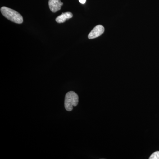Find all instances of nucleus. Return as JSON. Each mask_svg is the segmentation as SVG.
<instances>
[{"label":"nucleus","mask_w":159,"mask_h":159,"mask_svg":"<svg viewBox=\"0 0 159 159\" xmlns=\"http://www.w3.org/2000/svg\"><path fill=\"white\" fill-rule=\"evenodd\" d=\"M1 11L5 17L12 22L18 24L23 22L22 16L15 10L4 6L1 8Z\"/></svg>","instance_id":"nucleus-1"},{"label":"nucleus","mask_w":159,"mask_h":159,"mask_svg":"<svg viewBox=\"0 0 159 159\" xmlns=\"http://www.w3.org/2000/svg\"><path fill=\"white\" fill-rule=\"evenodd\" d=\"M79 102V97L73 91H70L66 94L65 99V107L66 110L71 111L74 107L77 106Z\"/></svg>","instance_id":"nucleus-2"},{"label":"nucleus","mask_w":159,"mask_h":159,"mask_svg":"<svg viewBox=\"0 0 159 159\" xmlns=\"http://www.w3.org/2000/svg\"><path fill=\"white\" fill-rule=\"evenodd\" d=\"M104 31V28L101 25L96 26L93 29L90 33L89 34L88 38L89 39H93L99 37L101 34H103Z\"/></svg>","instance_id":"nucleus-3"},{"label":"nucleus","mask_w":159,"mask_h":159,"mask_svg":"<svg viewBox=\"0 0 159 159\" xmlns=\"http://www.w3.org/2000/svg\"><path fill=\"white\" fill-rule=\"evenodd\" d=\"M63 3L60 0H49V6L50 10L53 12H56L61 9Z\"/></svg>","instance_id":"nucleus-4"},{"label":"nucleus","mask_w":159,"mask_h":159,"mask_svg":"<svg viewBox=\"0 0 159 159\" xmlns=\"http://www.w3.org/2000/svg\"><path fill=\"white\" fill-rule=\"evenodd\" d=\"M73 15L70 12L63 13L56 18V21L58 23H63L73 17Z\"/></svg>","instance_id":"nucleus-5"},{"label":"nucleus","mask_w":159,"mask_h":159,"mask_svg":"<svg viewBox=\"0 0 159 159\" xmlns=\"http://www.w3.org/2000/svg\"><path fill=\"white\" fill-rule=\"evenodd\" d=\"M149 159H159V151L155 152L150 156Z\"/></svg>","instance_id":"nucleus-6"},{"label":"nucleus","mask_w":159,"mask_h":159,"mask_svg":"<svg viewBox=\"0 0 159 159\" xmlns=\"http://www.w3.org/2000/svg\"><path fill=\"white\" fill-rule=\"evenodd\" d=\"M86 0H79L80 2L82 4H85Z\"/></svg>","instance_id":"nucleus-7"}]
</instances>
